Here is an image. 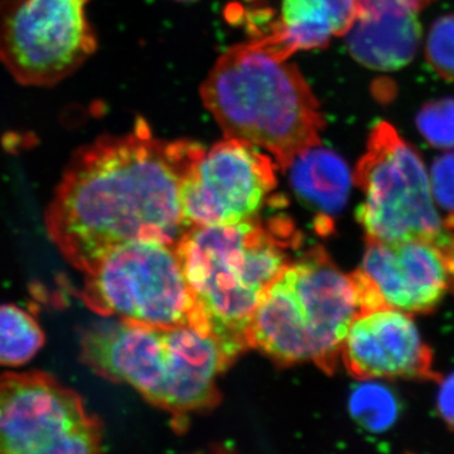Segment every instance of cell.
I'll list each match as a JSON object with an SVG mask.
<instances>
[{
  "label": "cell",
  "instance_id": "1",
  "mask_svg": "<svg viewBox=\"0 0 454 454\" xmlns=\"http://www.w3.org/2000/svg\"><path fill=\"white\" fill-rule=\"evenodd\" d=\"M205 149L155 138L145 119L133 131L100 136L74 152L46 210L59 252L85 274L116 245L178 243L184 223L181 186Z\"/></svg>",
  "mask_w": 454,
  "mask_h": 454
},
{
  "label": "cell",
  "instance_id": "2",
  "mask_svg": "<svg viewBox=\"0 0 454 454\" xmlns=\"http://www.w3.org/2000/svg\"><path fill=\"white\" fill-rule=\"evenodd\" d=\"M240 349L192 325L158 327L115 319L83 334L82 358L106 380L127 384L184 427L220 402L217 381Z\"/></svg>",
  "mask_w": 454,
  "mask_h": 454
},
{
  "label": "cell",
  "instance_id": "3",
  "mask_svg": "<svg viewBox=\"0 0 454 454\" xmlns=\"http://www.w3.org/2000/svg\"><path fill=\"white\" fill-rule=\"evenodd\" d=\"M301 243L284 216L188 229L175 249L196 306L195 328L241 352L254 312Z\"/></svg>",
  "mask_w": 454,
  "mask_h": 454
},
{
  "label": "cell",
  "instance_id": "4",
  "mask_svg": "<svg viewBox=\"0 0 454 454\" xmlns=\"http://www.w3.org/2000/svg\"><path fill=\"white\" fill-rule=\"evenodd\" d=\"M206 109L226 139L274 157L279 168L321 145L325 119L300 70L258 41L226 51L203 82Z\"/></svg>",
  "mask_w": 454,
  "mask_h": 454
},
{
  "label": "cell",
  "instance_id": "5",
  "mask_svg": "<svg viewBox=\"0 0 454 454\" xmlns=\"http://www.w3.org/2000/svg\"><path fill=\"white\" fill-rule=\"evenodd\" d=\"M363 313L352 274H343L322 247H313L268 286L247 340L280 365L312 363L333 373L349 325Z\"/></svg>",
  "mask_w": 454,
  "mask_h": 454
},
{
  "label": "cell",
  "instance_id": "6",
  "mask_svg": "<svg viewBox=\"0 0 454 454\" xmlns=\"http://www.w3.org/2000/svg\"><path fill=\"white\" fill-rule=\"evenodd\" d=\"M354 178L363 192L356 217L367 243H439L444 220L433 199L429 172L417 149L389 122L372 128Z\"/></svg>",
  "mask_w": 454,
  "mask_h": 454
},
{
  "label": "cell",
  "instance_id": "7",
  "mask_svg": "<svg viewBox=\"0 0 454 454\" xmlns=\"http://www.w3.org/2000/svg\"><path fill=\"white\" fill-rule=\"evenodd\" d=\"M82 300L103 317L134 324L195 327L196 306L173 245H116L85 273Z\"/></svg>",
  "mask_w": 454,
  "mask_h": 454
},
{
  "label": "cell",
  "instance_id": "8",
  "mask_svg": "<svg viewBox=\"0 0 454 454\" xmlns=\"http://www.w3.org/2000/svg\"><path fill=\"white\" fill-rule=\"evenodd\" d=\"M90 0H0V64L20 85L50 88L98 49Z\"/></svg>",
  "mask_w": 454,
  "mask_h": 454
},
{
  "label": "cell",
  "instance_id": "9",
  "mask_svg": "<svg viewBox=\"0 0 454 454\" xmlns=\"http://www.w3.org/2000/svg\"><path fill=\"white\" fill-rule=\"evenodd\" d=\"M103 439L82 397L53 376L0 375V453H98Z\"/></svg>",
  "mask_w": 454,
  "mask_h": 454
},
{
  "label": "cell",
  "instance_id": "10",
  "mask_svg": "<svg viewBox=\"0 0 454 454\" xmlns=\"http://www.w3.org/2000/svg\"><path fill=\"white\" fill-rule=\"evenodd\" d=\"M267 154L234 139L203 152L184 176L181 206L188 227L232 225L256 217L277 187Z\"/></svg>",
  "mask_w": 454,
  "mask_h": 454
},
{
  "label": "cell",
  "instance_id": "11",
  "mask_svg": "<svg viewBox=\"0 0 454 454\" xmlns=\"http://www.w3.org/2000/svg\"><path fill=\"white\" fill-rule=\"evenodd\" d=\"M352 277L364 313L382 309L430 313L450 286L443 253L426 240L367 243L363 264Z\"/></svg>",
  "mask_w": 454,
  "mask_h": 454
},
{
  "label": "cell",
  "instance_id": "12",
  "mask_svg": "<svg viewBox=\"0 0 454 454\" xmlns=\"http://www.w3.org/2000/svg\"><path fill=\"white\" fill-rule=\"evenodd\" d=\"M340 358L360 380H441L433 372L432 349L413 319L402 310L382 309L356 317L343 340Z\"/></svg>",
  "mask_w": 454,
  "mask_h": 454
},
{
  "label": "cell",
  "instance_id": "13",
  "mask_svg": "<svg viewBox=\"0 0 454 454\" xmlns=\"http://www.w3.org/2000/svg\"><path fill=\"white\" fill-rule=\"evenodd\" d=\"M417 13L395 5L363 8L345 35L349 53L376 71H396L411 64L422 41Z\"/></svg>",
  "mask_w": 454,
  "mask_h": 454
},
{
  "label": "cell",
  "instance_id": "14",
  "mask_svg": "<svg viewBox=\"0 0 454 454\" xmlns=\"http://www.w3.org/2000/svg\"><path fill=\"white\" fill-rule=\"evenodd\" d=\"M361 11V0H283L273 31L258 42L283 59L297 51L325 49L348 33Z\"/></svg>",
  "mask_w": 454,
  "mask_h": 454
},
{
  "label": "cell",
  "instance_id": "15",
  "mask_svg": "<svg viewBox=\"0 0 454 454\" xmlns=\"http://www.w3.org/2000/svg\"><path fill=\"white\" fill-rule=\"evenodd\" d=\"M286 169H289L295 195L315 212L317 231H333L334 217L348 203L351 188V173L345 160L317 145L298 154Z\"/></svg>",
  "mask_w": 454,
  "mask_h": 454
},
{
  "label": "cell",
  "instance_id": "16",
  "mask_svg": "<svg viewBox=\"0 0 454 454\" xmlns=\"http://www.w3.org/2000/svg\"><path fill=\"white\" fill-rule=\"evenodd\" d=\"M44 342L43 330L31 313L14 304L0 306V365H25Z\"/></svg>",
  "mask_w": 454,
  "mask_h": 454
},
{
  "label": "cell",
  "instance_id": "17",
  "mask_svg": "<svg viewBox=\"0 0 454 454\" xmlns=\"http://www.w3.org/2000/svg\"><path fill=\"white\" fill-rule=\"evenodd\" d=\"M349 411L354 419L369 432L382 433L396 422L400 406L393 391L387 387L365 382L352 391Z\"/></svg>",
  "mask_w": 454,
  "mask_h": 454
},
{
  "label": "cell",
  "instance_id": "18",
  "mask_svg": "<svg viewBox=\"0 0 454 454\" xmlns=\"http://www.w3.org/2000/svg\"><path fill=\"white\" fill-rule=\"evenodd\" d=\"M418 130L428 145L437 149H454V98L430 101L418 113Z\"/></svg>",
  "mask_w": 454,
  "mask_h": 454
},
{
  "label": "cell",
  "instance_id": "19",
  "mask_svg": "<svg viewBox=\"0 0 454 454\" xmlns=\"http://www.w3.org/2000/svg\"><path fill=\"white\" fill-rule=\"evenodd\" d=\"M426 57L442 79L454 82V14L438 18L430 26Z\"/></svg>",
  "mask_w": 454,
  "mask_h": 454
},
{
  "label": "cell",
  "instance_id": "20",
  "mask_svg": "<svg viewBox=\"0 0 454 454\" xmlns=\"http://www.w3.org/2000/svg\"><path fill=\"white\" fill-rule=\"evenodd\" d=\"M429 181L437 206L454 214V152L439 155L430 168Z\"/></svg>",
  "mask_w": 454,
  "mask_h": 454
},
{
  "label": "cell",
  "instance_id": "21",
  "mask_svg": "<svg viewBox=\"0 0 454 454\" xmlns=\"http://www.w3.org/2000/svg\"><path fill=\"white\" fill-rule=\"evenodd\" d=\"M437 409L444 423L454 429V372L442 381L438 391Z\"/></svg>",
  "mask_w": 454,
  "mask_h": 454
},
{
  "label": "cell",
  "instance_id": "22",
  "mask_svg": "<svg viewBox=\"0 0 454 454\" xmlns=\"http://www.w3.org/2000/svg\"><path fill=\"white\" fill-rule=\"evenodd\" d=\"M444 229H446V232L439 241L438 247L443 253L444 260H446L450 286H452L454 291V227L444 223Z\"/></svg>",
  "mask_w": 454,
  "mask_h": 454
},
{
  "label": "cell",
  "instance_id": "23",
  "mask_svg": "<svg viewBox=\"0 0 454 454\" xmlns=\"http://www.w3.org/2000/svg\"><path fill=\"white\" fill-rule=\"evenodd\" d=\"M435 0H361L363 8L387 7V5H395V7H403L411 9L414 12L422 11L423 8L428 7Z\"/></svg>",
  "mask_w": 454,
  "mask_h": 454
},
{
  "label": "cell",
  "instance_id": "24",
  "mask_svg": "<svg viewBox=\"0 0 454 454\" xmlns=\"http://www.w3.org/2000/svg\"><path fill=\"white\" fill-rule=\"evenodd\" d=\"M444 223H446L447 225L454 227V214H448V216L444 219Z\"/></svg>",
  "mask_w": 454,
  "mask_h": 454
},
{
  "label": "cell",
  "instance_id": "25",
  "mask_svg": "<svg viewBox=\"0 0 454 454\" xmlns=\"http://www.w3.org/2000/svg\"><path fill=\"white\" fill-rule=\"evenodd\" d=\"M177 2H193V0H177Z\"/></svg>",
  "mask_w": 454,
  "mask_h": 454
}]
</instances>
